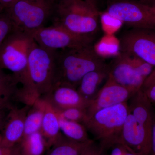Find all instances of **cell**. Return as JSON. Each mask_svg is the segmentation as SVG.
I'll return each mask as SVG.
<instances>
[{
	"label": "cell",
	"mask_w": 155,
	"mask_h": 155,
	"mask_svg": "<svg viewBox=\"0 0 155 155\" xmlns=\"http://www.w3.org/2000/svg\"><path fill=\"white\" fill-rule=\"evenodd\" d=\"M124 155H139L138 154L136 153L131 152L127 150V149L125 150V153Z\"/></svg>",
	"instance_id": "obj_34"
},
{
	"label": "cell",
	"mask_w": 155,
	"mask_h": 155,
	"mask_svg": "<svg viewBox=\"0 0 155 155\" xmlns=\"http://www.w3.org/2000/svg\"><path fill=\"white\" fill-rule=\"evenodd\" d=\"M19 83L12 74H7L0 68V105L12 106Z\"/></svg>",
	"instance_id": "obj_20"
},
{
	"label": "cell",
	"mask_w": 155,
	"mask_h": 155,
	"mask_svg": "<svg viewBox=\"0 0 155 155\" xmlns=\"http://www.w3.org/2000/svg\"><path fill=\"white\" fill-rule=\"evenodd\" d=\"M2 134H1V133H0V144H1V141H2Z\"/></svg>",
	"instance_id": "obj_35"
},
{
	"label": "cell",
	"mask_w": 155,
	"mask_h": 155,
	"mask_svg": "<svg viewBox=\"0 0 155 155\" xmlns=\"http://www.w3.org/2000/svg\"><path fill=\"white\" fill-rule=\"evenodd\" d=\"M15 0H0V11H5L13 4Z\"/></svg>",
	"instance_id": "obj_31"
},
{
	"label": "cell",
	"mask_w": 155,
	"mask_h": 155,
	"mask_svg": "<svg viewBox=\"0 0 155 155\" xmlns=\"http://www.w3.org/2000/svg\"><path fill=\"white\" fill-rule=\"evenodd\" d=\"M42 99L44 101V114L40 132L44 139L47 149H49L58 141L63 134L61 132L59 116L57 112L48 102Z\"/></svg>",
	"instance_id": "obj_16"
},
{
	"label": "cell",
	"mask_w": 155,
	"mask_h": 155,
	"mask_svg": "<svg viewBox=\"0 0 155 155\" xmlns=\"http://www.w3.org/2000/svg\"><path fill=\"white\" fill-rule=\"evenodd\" d=\"M113 147L110 155H124L126 148L122 145H116Z\"/></svg>",
	"instance_id": "obj_29"
},
{
	"label": "cell",
	"mask_w": 155,
	"mask_h": 155,
	"mask_svg": "<svg viewBox=\"0 0 155 155\" xmlns=\"http://www.w3.org/2000/svg\"><path fill=\"white\" fill-rule=\"evenodd\" d=\"M56 63L55 86L65 84L76 89L86 74L107 65L93 45L57 51Z\"/></svg>",
	"instance_id": "obj_1"
},
{
	"label": "cell",
	"mask_w": 155,
	"mask_h": 155,
	"mask_svg": "<svg viewBox=\"0 0 155 155\" xmlns=\"http://www.w3.org/2000/svg\"><path fill=\"white\" fill-rule=\"evenodd\" d=\"M16 28L14 22L7 12L0 11V46Z\"/></svg>",
	"instance_id": "obj_24"
},
{
	"label": "cell",
	"mask_w": 155,
	"mask_h": 155,
	"mask_svg": "<svg viewBox=\"0 0 155 155\" xmlns=\"http://www.w3.org/2000/svg\"><path fill=\"white\" fill-rule=\"evenodd\" d=\"M35 41L41 46L52 51L78 48L93 45L94 35H80L60 26H45L33 33Z\"/></svg>",
	"instance_id": "obj_8"
},
{
	"label": "cell",
	"mask_w": 155,
	"mask_h": 155,
	"mask_svg": "<svg viewBox=\"0 0 155 155\" xmlns=\"http://www.w3.org/2000/svg\"><path fill=\"white\" fill-rule=\"evenodd\" d=\"M40 98L48 102L56 111L70 108L86 110L90 100L80 94L77 89L65 84H58Z\"/></svg>",
	"instance_id": "obj_14"
},
{
	"label": "cell",
	"mask_w": 155,
	"mask_h": 155,
	"mask_svg": "<svg viewBox=\"0 0 155 155\" xmlns=\"http://www.w3.org/2000/svg\"><path fill=\"white\" fill-rule=\"evenodd\" d=\"M100 13L85 0H56L51 22L80 35H94L99 28Z\"/></svg>",
	"instance_id": "obj_3"
},
{
	"label": "cell",
	"mask_w": 155,
	"mask_h": 155,
	"mask_svg": "<svg viewBox=\"0 0 155 155\" xmlns=\"http://www.w3.org/2000/svg\"><path fill=\"white\" fill-rule=\"evenodd\" d=\"M129 100L130 114L151 137L155 115L151 103L142 89L136 92Z\"/></svg>",
	"instance_id": "obj_15"
},
{
	"label": "cell",
	"mask_w": 155,
	"mask_h": 155,
	"mask_svg": "<svg viewBox=\"0 0 155 155\" xmlns=\"http://www.w3.org/2000/svg\"><path fill=\"white\" fill-rule=\"evenodd\" d=\"M130 113L127 103L104 108L87 116L83 125L103 150L121 145L122 127Z\"/></svg>",
	"instance_id": "obj_4"
},
{
	"label": "cell",
	"mask_w": 155,
	"mask_h": 155,
	"mask_svg": "<svg viewBox=\"0 0 155 155\" xmlns=\"http://www.w3.org/2000/svg\"><path fill=\"white\" fill-rule=\"evenodd\" d=\"M121 140V145L129 151L139 155H150L151 137L130 113L122 127Z\"/></svg>",
	"instance_id": "obj_12"
},
{
	"label": "cell",
	"mask_w": 155,
	"mask_h": 155,
	"mask_svg": "<svg viewBox=\"0 0 155 155\" xmlns=\"http://www.w3.org/2000/svg\"><path fill=\"white\" fill-rule=\"evenodd\" d=\"M106 13L132 28L155 31V7L136 0H114Z\"/></svg>",
	"instance_id": "obj_7"
},
{
	"label": "cell",
	"mask_w": 155,
	"mask_h": 155,
	"mask_svg": "<svg viewBox=\"0 0 155 155\" xmlns=\"http://www.w3.org/2000/svg\"><path fill=\"white\" fill-rule=\"evenodd\" d=\"M78 142L62 135L58 141L50 149L46 155H80L84 149L93 142Z\"/></svg>",
	"instance_id": "obj_18"
},
{
	"label": "cell",
	"mask_w": 155,
	"mask_h": 155,
	"mask_svg": "<svg viewBox=\"0 0 155 155\" xmlns=\"http://www.w3.org/2000/svg\"><path fill=\"white\" fill-rule=\"evenodd\" d=\"M0 155H20L19 144L11 147L0 145Z\"/></svg>",
	"instance_id": "obj_25"
},
{
	"label": "cell",
	"mask_w": 155,
	"mask_h": 155,
	"mask_svg": "<svg viewBox=\"0 0 155 155\" xmlns=\"http://www.w3.org/2000/svg\"><path fill=\"white\" fill-rule=\"evenodd\" d=\"M44 114V101L39 98L31 107L26 116L23 137L40 132Z\"/></svg>",
	"instance_id": "obj_19"
},
{
	"label": "cell",
	"mask_w": 155,
	"mask_h": 155,
	"mask_svg": "<svg viewBox=\"0 0 155 155\" xmlns=\"http://www.w3.org/2000/svg\"><path fill=\"white\" fill-rule=\"evenodd\" d=\"M150 155H155V115L154 119L151 137V148Z\"/></svg>",
	"instance_id": "obj_30"
},
{
	"label": "cell",
	"mask_w": 155,
	"mask_h": 155,
	"mask_svg": "<svg viewBox=\"0 0 155 155\" xmlns=\"http://www.w3.org/2000/svg\"><path fill=\"white\" fill-rule=\"evenodd\" d=\"M56 0H15L5 10L17 29L33 33L51 21Z\"/></svg>",
	"instance_id": "obj_5"
},
{
	"label": "cell",
	"mask_w": 155,
	"mask_h": 155,
	"mask_svg": "<svg viewBox=\"0 0 155 155\" xmlns=\"http://www.w3.org/2000/svg\"><path fill=\"white\" fill-rule=\"evenodd\" d=\"M13 106H7L0 105V129H2L3 124L9 110Z\"/></svg>",
	"instance_id": "obj_27"
},
{
	"label": "cell",
	"mask_w": 155,
	"mask_h": 155,
	"mask_svg": "<svg viewBox=\"0 0 155 155\" xmlns=\"http://www.w3.org/2000/svg\"><path fill=\"white\" fill-rule=\"evenodd\" d=\"M109 75L117 83L137 91L141 89L146 78L136 70L130 55L120 52L108 65Z\"/></svg>",
	"instance_id": "obj_11"
},
{
	"label": "cell",
	"mask_w": 155,
	"mask_h": 155,
	"mask_svg": "<svg viewBox=\"0 0 155 155\" xmlns=\"http://www.w3.org/2000/svg\"><path fill=\"white\" fill-rule=\"evenodd\" d=\"M56 52L35 42L29 53L28 71L40 97L47 94L55 85Z\"/></svg>",
	"instance_id": "obj_6"
},
{
	"label": "cell",
	"mask_w": 155,
	"mask_h": 155,
	"mask_svg": "<svg viewBox=\"0 0 155 155\" xmlns=\"http://www.w3.org/2000/svg\"><path fill=\"white\" fill-rule=\"evenodd\" d=\"M143 91L153 106L155 107V84Z\"/></svg>",
	"instance_id": "obj_28"
},
{
	"label": "cell",
	"mask_w": 155,
	"mask_h": 155,
	"mask_svg": "<svg viewBox=\"0 0 155 155\" xmlns=\"http://www.w3.org/2000/svg\"><path fill=\"white\" fill-rule=\"evenodd\" d=\"M85 1L95 8L97 9V3L98 0H85Z\"/></svg>",
	"instance_id": "obj_32"
},
{
	"label": "cell",
	"mask_w": 155,
	"mask_h": 155,
	"mask_svg": "<svg viewBox=\"0 0 155 155\" xmlns=\"http://www.w3.org/2000/svg\"><path fill=\"white\" fill-rule=\"evenodd\" d=\"M59 118L61 131L67 138L81 143L91 140L89 138L86 127L83 124L79 122L68 121L59 117Z\"/></svg>",
	"instance_id": "obj_22"
},
{
	"label": "cell",
	"mask_w": 155,
	"mask_h": 155,
	"mask_svg": "<svg viewBox=\"0 0 155 155\" xmlns=\"http://www.w3.org/2000/svg\"><path fill=\"white\" fill-rule=\"evenodd\" d=\"M56 112L60 118L82 124L87 117L86 110L81 108H70Z\"/></svg>",
	"instance_id": "obj_23"
},
{
	"label": "cell",
	"mask_w": 155,
	"mask_h": 155,
	"mask_svg": "<svg viewBox=\"0 0 155 155\" xmlns=\"http://www.w3.org/2000/svg\"><path fill=\"white\" fill-rule=\"evenodd\" d=\"M19 146L20 155H43L47 149L45 141L40 132L23 137Z\"/></svg>",
	"instance_id": "obj_21"
},
{
	"label": "cell",
	"mask_w": 155,
	"mask_h": 155,
	"mask_svg": "<svg viewBox=\"0 0 155 155\" xmlns=\"http://www.w3.org/2000/svg\"><path fill=\"white\" fill-rule=\"evenodd\" d=\"M155 84V67L153 69L152 72L150 74L143 83V86L142 87V89L143 91L146 90L149 87Z\"/></svg>",
	"instance_id": "obj_26"
},
{
	"label": "cell",
	"mask_w": 155,
	"mask_h": 155,
	"mask_svg": "<svg viewBox=\"0 0 155 155\" xmlns=\"http://www.w3.org/2000/svg\"><path fill=\"white\" fill-rule=\"evenodd\" d=\"M120 52L137 57L155 67V31L132 28L119 38Z\"/></svg>",
	"instance_id": "obj_9"
},
{
	"label": "cell",
	"mask_w": 155,
	"mask_h": 155,
	"mask_svg": "<svg viewBox=\"0 0 155 155\" xmlns=\"http://www.w3.org/2000/svg\"><path fill=\"white\" fill-rule=\"evenodd\" d=\"M153 6H154V7H155V3L154 4V5H153Z\"/></svg>",
	"instance_id": "obj_36"
},
{
	"label": "cell",
	"mask_w": 155,
	"mask_h": 155,
	"mask_svg": "<svg viewBox=\"0 0 155 155\" xmlns=\"http://www.w3.org/2000/svg\"><path fill=\"white\" fill-rule=\"evenodd\" d=\"M136 92L119 84L108 76L104 86L90 100L86 109L87 116L104 108L126 103Z\"/></svg>",
	"instance_id": "obj_10"
},
{
	"label": "cell",
	"mask_w": 155,
	"mask_h": 155,
	"mask_svg": "<svg viewBox=\"0 0 155 155\" xmlns=\"http://www.w3.org/2000/svg\"><path fill=\"white\" fill-rule=\"evenodd\" d=\"M109 75L108 65L102 69L88 72L81 80L77 90L82 96L90 100L98 91L99 87Z\"/></svg>",
	"instance_id": "obj_17"
},
{
	"label": "cell",
	"mask_w": 155,
	"mask_h": 155,
	"mask_svg": "<svg viewBox=\"0 0 155 155\" xmlns=\"http://www.w3.org/2000/svg\"><path fill=\"white\" fill-rule=\"evenodd\" d=\"M31 107L24 105L22 108L13 106L10 109L2 128L0 145L13 147L21 141L24 135L25 118Z\"/></svg>",
	"instance_id": "obj_13"
},
{
	"label": "cell",
	"mask_w": 155,
	"mask_h": 155,
	"mask_svg": "<svg viewBox=\"0 0 155 155\" xmlns=\"http://www.w3.org/2000/svg\"><path fill=\"white\" fill-rule=\"evenodd\" d=\"M35 42L32 33L16 28L0 46V68L11 71L23 88L35 85L28 71V59Z\"/></svg>",
	"instance_id": "obj_2"
},
{
	"label": "cell",
	"mask_w": 155,
	"mask_h": 155,
	"mask_svg": "<svg viewBox=\"0 0 155 155\" xmlns=\"http://www.w3.org/2000/svg\"><path fill=\"white\" fill-rule=\"evenodd\" d=\"M137 1L150 5L153 6L155 3V0H137Z\"/></svg>",
	"instance_id": "obj_33"
}]
</instances>
